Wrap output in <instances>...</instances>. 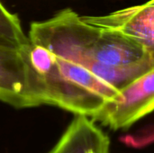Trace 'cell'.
Instances as JSON below:
<instances>
[{
    "label": "cell",
    "mask_w": 154,
    "mask_h": 153,
    "mask_svg": "<svg viewBox=\"0 0 154 153\" xmlns=\"http://www.w3.org/2000/svg\"><path fill=\"white\" fill-rule=\"evenodd\" d=\"M81 18L98 27L120 32L154 53V0L106 15H84Z\"/></svg>",
    "instance_id": "cell-5"
},
{
    "label": "cell",
    "mask_w": 154,
    "mask_h": 153,
    "mask_svg": "<svg viewBox=\"0 0 154 153\" xmlns=\"http://www.w3.org/2000/svg\"><path fill=\"white\" fill-rule=\"evenodd\" d=\"M28 54L43 87L44 105L94 119L109 102L122 98L118 89L85 67L30 42Z\"/></svg>",
    "instance_id": "cell-2"
},
{
    "label": "cell",
    "mask_w": 154,
    "mask_h": 153,
    "mask_svg": "<svg viewBox=\"0 0 154 153\" xmlns=\"http://www.w3.org/2000/svg\"><path fill=\"white\" fill-rule=\"evenodd\" d=\"M28 38L30 42L85 67L94 75L102 66L130 65L152 54L120 32L85 22L70 8L48 20L33 22Z\"/></svg>",
    "instance_id": "cell-1"
},
{
    "label": "cell",
    "mask_w": 154,
    "mask_h": 153,
    "mask_svg": "<svg viewBox=\"0 0 154 153\" xmlns=\"http://www.w3.org/2000/svg\"><path fill=\"white\" fill-rule=\"evenodd\" d=\"M50 153H110V141L89 117L76 115Z\"/></svg>",
    "instance_id": "cell-6"
},
{
    "label": "cell",
    "mask_w": 154,
    "mask_h": 153,
    "mask_svg": "<svg viewBox=\"0 0 154 153\" xmlns=\"http://www.w3.org/2000/svg\"><path fill=\"white\" fill-rule=\"evenodd\" d=\"M29 43L17 15L10 13L0 2V46L23 48Z\"/></svg>",
    "instance_id": "cell-7"
},
{
    "label": "cell",
    "mask_w": 154,
    "mask_h": 153,
    "mask_svg": "<svg viewBox=\"0 0 154 153\" xmlns=\"http://www.w3.org/2000/svg\"><path fill=\"white\" fill-rule=\"evenodd\" d=\"M122 98L109 102L92 119L115 131L127 129L154 111V67L120 90Z\"/></svg>",
    "instance_id": "cell-4"
},
{
    "label": "cell",
    "mask_w": 154,
    "mask_h": 153,
    "mask_svg": "<svg viewBox=\"0 0 154 153\" xmlns=\"http://www.w3.org/2000/svg\"><path fill=\"white\" fill-rule=\"evenodd\" d=\"M29 44L23 48L0 46V101L15 108L44 105L42 84L31 63Z\"/></svg>",
    "instance_id": "cell-3"
}]
</instances>
